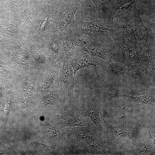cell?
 Returning a JSON list of instances; mask_svg holds the SVG:
<instances>
[{
  "label": "cell",
  "mask_w": 155,
  "mask_h": 155,
  "mask_svg": "<svg viewBox=\"0 0 155 155\" xmlns=\"http://www.w3.org/2000/svg\"><path fill=\"white\" fill-rule=\"evenodd\" d=\"M95 5L96 10L99 13L102 6L100 0H91Z\"/></svg>",
  "instance_id": "obj_26"
},
{
  "label": "cell",
  "mask_w": 155,
  "mask_h": 155,
  "mask_svg": "<svg viewBox=\"0 0 155 155\" xmlns=\"http://www.w3.org/2000/svg\"><path fill=\"white\" fill-rule=\"evenodd\" d=\"M155 42L144 47L140 57V62L147 67L155 65Z\"/></svg>",
  "instance_id": "obj_19"
},
{
  "label": "cell",
  "mask_w": 155,
  "mask_h": 155,
  "mask_svg": "<svg viewBox=\"0 0 155 155\" xmlns=\"http://www.w3.org/2000/svg\"><path fill=\"white\" fill-rule=\"evenodd\" d=\"M137 0H115L110 7L107 8L102 6L99 14H102L111 22L113 27V19L116 11L119 9H129Z\"/></svg>",
  "instance_id": "obj_14"
},
{
  "label": "cell",
  "mask_w": 155,
  "mask_h": 155,
  "mask_svg": "<svg viewBox=\"0 0 155 155\" xmlns=\"http://www.w3.org/2000/svg\"><path fill=\"white\" fill-rule=\"evenodd\" d=\"M76 139L82 142H92L96 140V137L92 134L86 132H81L77 133Z\"/></svg>",
  "instance_id": "obj_23"
},
{
  "label": "cell",
  "mask_w": 155,
  "mask_h": 155,
  "mask_svg": "<svg viewBox=\"0 0 155 155\" xmlns=\"http://www.w3.org/2000/svg\"><path fill=\"white\" fill-rule=\"evenodd\" d=\"M125 74L130 79L138 80L143 87L147 86V78H149V73L147 67L145 65L140 62L138 64L131 65Z\"/></svg>",
  "instance_id": "obj_16"
},
{
  "label": "cell",
  "mask_w": 155,
  "mask_h": 155,
  "mask_svg": "<svg viewBox=\"0 0 155 155\" xmlns=\"http://www.w3.org/2000/svg\"><path fill=\"white\" fill-rule=\"evenodd\" d=\"M86 113L96 125L100 132L104 131L102 127L99 112L96 108L95 102L91 100L86 102Z\"/></svg>",
  "instance_id": "obj_18"
},
{
  "label": "cell",
  "mask_w": 155,
  "mask_h": 155,
  "mask_svg": "<svg viewBox=\"0 0 155 155\" xmlns=\"http://www.w3.org/2000/svg\"><path fill=\"white\" fill-rule=\"evenodd\" d=\"M54 38V39L49 42L47 48L51 56L57 60L61 51L62 42L60 38Z\"/></svg>",
  "instance_id": "obj_21"
},
{
  "label": "cell",
  "mask_w": 155,
  "mask_h": 155,
  "mask_svg": "<svg viewBox=\"0 0 155 155\" xmlns=\"http://www.w3.org/2000/svg\"><path fill=\"white\" fill-rule=\"evenodd\" d=\"M72 67L75 77L76 72L79 69L90 66L97 65L104 66L106 62L102 59L92 56L82 48L80 44L77 46L64 57Z\"/></svg>",
  "instance_id": "obj_3"
},
{
  "label": "cell",
  "mask_w": 155,
  "mask_h": 155,
  "mask_svg": "<svg viewBox=\"0 0 155 155\" xmlns=\"http://www.w3.org/2000/svg\"><path fill=\"white\" fill-rule=\"evenodd\" d=\"M104 127L110 135L117 142L126 141L131 139L133 137L135 131L127 125L125 121L124 117H122L123 121L118 126L111 125L104 118Z\"/></svg>",
  "instance_id": "obj_10"
},
{
  "label": "cell",
  "mask_w": 155,
  "mask_h": 155,
  "mask_svg": "<svg viewBox=\"0 0 155 155\" xmlns=\"http://www.w3.org/2000/svg\"><path fill=\"white\" fill-rule=\"evenodd\" d=\"M75 77L73 68L64 57L59 72L57 84L65 91H71L73 96Z\"/></svg>",
  "instance_id": "obj_9"
},
{
  "label": "cell",
  "mask_w": 155,
  "mask_h": 155,
  "mask_svg": "<svg viewBox=\"0 0 155 155\" xmlns=\"http://www.w3.org/2000/svg\"><path fill=\"white\" fill-rule=\"evenodd\" d=\"M92 22L74 20L69 26L74 32L107 45L113 44L121 34L114 28L103 26L102 21L95 16Z\"/></svg>",
  "instance_id": "obj_1"
},
{
  "label": "cell",
  "mask_w": 155,
  "mask_h": 155,
  "mask_svg": "<svg viewBox=\"0 0 155 155\" xmlns=\"http://www.w3.org/2000/svg\"><path fill=\"white\" fill-rule=\"evenodd\" d=\"M90 148L94 152H104L111 153L115 149V146L109 141H101L93 143Z\"/></svg>",
  "instance_id": "obj_20"
},
{
  "label": "cell",
  "mask_w": 155,
  "mask_h": 155,
  "mask_svg": "<svg viewBox=\"0 0 155 155\" xmlns=\"http://www.w3.org/2000/svg\"><path fill=\"white\" fill-rule=\"evenodd\" d=\"M42 125L45 131L51 135H56L57 131L55 128L51 125L46 121L42 122Z\"/></svg>",
  "instance_id": "obj_24"
},
{
  "label": "cell",
  "mask_w": 155,
  "mask_h": 155,
  "mask_svg": "<svg viewBox=\"0 0 155 155\" xmlns=\"http://www.w3.org/2000/svg\"><path fill=\"white\" fill-rule=\"evenodd\" d=\"M15 15L22 22L28 25L34 26L29 19L28 13L31 11L27 0H4Z\"/></svg>",
  "instance_id": "obj_11"
},
{
  "label": "cell",
  "mask_w": 155,
  "mask_h": 155,
  "mask_svg": "<svg viewBox=\"0 0 155 155\" xmlns=\"http://www.w3.org/2000/svg\"><path fill=\"white\" fill-rule=\"evenodd\" d=\"M58 4V18L54 37L60 38L62 32L74 20L75 15L80 4L73 0L61 1Z\"/></svg>",
  "instance_id": "obj_4"
},
{
  "label": "cell",
  "mask_w": 155,
  "mask_h": 155,
  "mask_svg": "<svg viewBox=\"0 0 155 155\" xmlns=\"http://www.w3.org/2000/svg\"><path fill=\"white\" fill-rule=\"evenodd\" d=\"M121 35L129 37L138 44L133 28L131 13L129 9H120L116 12L113 19V27Z\"/></svg>",
  "instance_id": "obj_6"
},
{
  "label": "cell",
  "mask_w": 155,
  "mask_h": 155,
  "mask_svg": "<svg viewBox=\"0 0 155 155\" xmlns=\"http://www.w3.org/2000/svg\"><path fill=\"white\" fill-rule=\"evenodd\" d=\"M111 97L116 98L119 97H126L132 99L136 105L148 108L155 106L154 94H148L140 96H133L118 94H111Z\"/></svg>",
  "instance_id": "obj_17"
},
{
  "label": "cell",
  "mask_w": 155,
  "mask_h": 155,
  "mask_svg": "<svg viewBox=\"0 0 155 155\" xmlns=\"http://www.w3.org/2000/svg\"><path fill=\"white\" fill-rule=\"evenodd\" d=\"M131 66L126 63L109 60L104 66L107 74L105 83H108L120 75L125 73Z\"/></svg>",
  "instance_id": "obj_13"
},
{
  "label": "cell",
  "mask_w": 155,
  "mask_h": 155,
  "mask_svg": "<svg viewBox=\"0 0 155 155\" xmlns=\"http://www.w3.org/2000/svg\"><path fill=\"white\" fill-rule=\"evenodd\" d=\"M147 136L134 142L133 148L137 154H152L154 152L155 140L149 131Z\"/></svg>",
  "instance_id": "obj_15"
},
{
  "label": "cell",
  "mask_w": 155,
  "mask_h": 155,
  "mask_svg": "<svg viewBox=\"0 0 155 155\" xmlns=\"http://www.w3.org/2000/svg\"><path fill=\"white\" fill-rule=\"evenodd\" d=\"M129 9L131 13L134 32L138 44L143 49L155 42V36L151 35L152 30L146 26L142 21L140 15L141 7H134Z\"/></svg>",
  "instance_id": "obj_5"
},
{
  "label": "cell",
  "mask_w": 155,
  "mask_h": 155,
  "mask_svg": "<svg viewBox=\"0 0 155 155\" xmlns=\"http://www.w3.org/2000/svg\"><path fill=\"white\" fill-rule=\"evenodd\" d=\"M60 38L62 42L61 51L57 61L60 62L69 51L83 40L84 36L73 31L69 26L62 33Z\"/></svg>",
  "instance_id": "obj_8"
},
{
  "label": "cell",
  "mask_w": 155,
  "mask_h": 155,
  "mask_svg": "<svg viewBox=\"0 0 155 155\" xmlns=\"http://www.w3.org/2000/svg\"><path fill=\"white\" fill-rule=\"evenodd\" d=\"M83 36L84 40L80 44L82 49L92 56L100 58L106 62L108 61L112 53L111 44L100 42Z\"/></svg>",
  "instance_id": "obj_7"
},
{
  "label": "cell",
  "mask_w": 155,
  "mask_h": 155,
  "mask_svg": "<svg viewBox=\"0 0 155 155\" xmlns=\"http://www.w3.org/2000/svg\"><path fill=\"white\" fill-rule=\"evenodd\" d=\"M148 4L151 6L155 7V0H148Z\"/></svg>",
  "instance_id": "obj_27"
},
{
  "label": "cell",
  "mask_w": 155,
  "mask_h": 155,
  "mask_svg": "<svg viewBox=\"0 0 155 155\" xmlns=\"http://www.w3.org/2000/svg\"><path fill=\"white\" fill-rule=\"evenodd\" d=\"M111 45L112 53L109 60L130 66L140 63V56L143 50L131 38L121 35Z\"/></svg>",
  "instance_id": "obj_2"
},
{
  "label": "cell",
  "mask_w": 155,
  "mask_h": 155,
  "mask_svg": "<svg viewBox=\"0 0 155 155\" xmlns=\"http://www.w3.org/2000/svg\"><path fill=\"white\" fill-rule=\"evenodd\" d=\"M58 4L55 7H49L45 12L40 24L37 34L43 35L49 32L51 28H54L57 24L58 18Z\"/></svg>",
  "instance_id": "obj_12"
},
{
  "label": "cell",
  "mask_w": 155,
  "mask_h": 155,
  "mask_svg": "<svg viewBox=\"0 0 155 155\" xmlns=\"http://www.w3.org/2000/svg\"><path fill=\"white\" fill-rule=\"evenodd\" d=\"M33 145L36 149L40 151L46 152L50 149L49 146L38 141L34 142L33 143Z\"/></svg>",
  "instance_id": "obj_25"
},
{
  "label": "cell",
  "mask_w": 155,
  "mask_h": 155,
  "mask_svg": "<svg viewBox=\"0 0 155 155\" xmlns=\"http://www.w3.org/2000/svg\"><path fill=\"white\" fill-rule=\"evenodd\" d=\"M63 127L85 126L84 120L77 115L65 118L63 122Z\"/></svg>",
  "instance_id": "obj_22"
}]
</instances>
